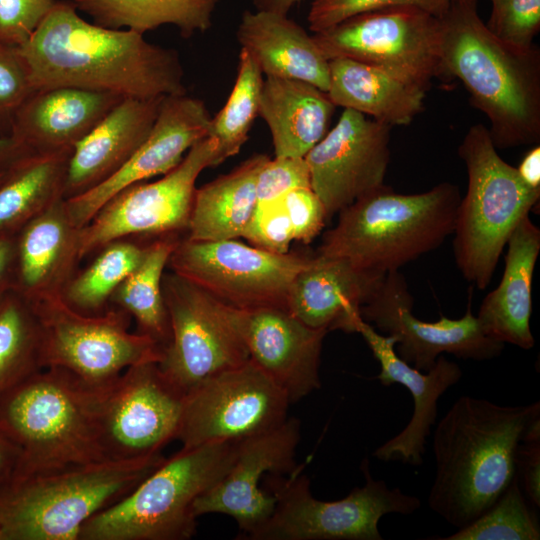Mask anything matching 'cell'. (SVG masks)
Segmentation results:
<instances>
[{"mask_svg": "<svg viewBox=\"0 0 540 540\" xmlns=\"http://www.w3.org/2000/svg\"><path fill=\"white\" fill-rule=\"evenodd\" d=\"M18 50L34 91L76 87L139 99L186 94L176 50L131 29L89 22L72 2L56 1Z\"/></svg>", "mask_w": 540, "mask_h": 540, "instance_id": "1", "label": "cell"}, {"mask_svg": "<svg viewBox=\"0 0 540 540\" xmlns=\"http://www.w3.org/2000/svg\"><path fill=\"white\" fill-rule=\"evenodd\" d=\"M540 402L503 406L459 397L433 433L436 463L428 495L430 509L457 529L484 513L517 472L516 456Z\"/></svg>", "mask_w": 540, "mask_h": 540, "instance_id": "2", "label": "cell"}, {"mask_svg": "<svg viewBox=\"0 0 540 540\" xmlns=\"http://www.w3.org/2000/svg\"><path fill=\"white\" fill-rule=\"evenodd\" d=\"M442 74L457 78L490 123L496 149L540 141V50L499 40L477 12V1L454 0L440 17Z\"/></svg>", "mask_w": 540, "mask_h": 540, "instance_id": "3", "label": "cell"}, {"mask_svg": "<svg viewBox=\"0 0 540 540\" xmlns=\"http://www.w3.org/2000/svg\"><path fill=\"white\" fill-rule=\"evenodd\" d=\"M104 386L49 367L0 396V430L21 452L16 480L105 461L98 438Z\"/></svg>", "mask_w": 540, "mask_h": 540, "instance_id": "4", "label": "cell"}, {"mask_svg": "<svg viewBox=\"0 0 540 540\" xmlns=\"http://www.w3.org/2000/svg\"><path fill=\"white\" fill-rule=\"evenodd\" d=\"M460 199L459 188L450 182L417 194L383 185L338 212L316 253L384 274L397 271L453 233Z\"/></svg>", "mask_w": 540, "mask_h": 540, "instance_id": "5", "label": "cell"}, {"mask_svg": "<svg viewBox=\"0 0 540 540\" xmlns=\"http://www.w3.org/2000/svg\"><path fill=\"white\" fill-rule=\"evenodd\" d=\"M164 458L105 460L16 480L0 494V540H79L87 520L127 495Z\"/></svg>", "mask_w": 540, "mask_h": 540, "instance_id": "6", "label": "cell"}, {"mask_svg": "<svg viewBox=\"0 0 540 540\" xmlns=\"http://www.w3.org/2000/svg\"><path fill=\"white\" fill-rule=\"evenodd\" d=\"M238 442L182 447L123 498L85 522L79 540H188L196 498L223 476Z\"/></svg>", "mask_w": 540, "mask_h": 540, "instance_id": "7", "label": "cell"}, {"mask_svg": "<svg viewBox=\"0 0 540 540\" xmlns=\"http://www.w3.org/2000/svg\"><path fill=\"white\" fill-rule=\"evenodd\" d=\"M458 155L468 186L457 209L453 253L463 278L484 290L513 230L538 204L540 190L525 185L516 167L500 157L483 124L468 129Z\"/></svg>", "mask_w": 540, "mask_h": 540, "instance_id": "8", "label": "cell"}, {"mask_svg": "<svg viewBox=\"0 0 540 540\" xmlns=\"http://www.w3.org/2000/svg\"><path fill=\"white\" fill-rule=\"evenodd\" d=\"M305 464L288 475L267 474L264 490L274 496L275 508L246 540H382L378 523L384 515H409L421 506L419 498L374 479L367 458L362 487L336 501L319 500L302 473Z\"/></svg>", "mask_w": 540, "mask_h": 540, "instance_id": "9", "label": "cell"}, {"mask_svg": "<svg viewBox=\"0 0 540 540\" xmlns=\"http://www.w3.org/2000/svg\"><path fill=\"white\" fill-rule=\"evenodd\" d=\"M30 304L41 328L43 368H62L90 385L104 386L131 366L162 358L163 348L149 336L130 332L131 316L116 306L84 314L62 295Z\"/></svg>", "mask_w": 540, "mask_h": 540, "instance_id": "10", "label": "cell"}, {"mask_svg": "<svg viewBox=\"0 0 540 540\" xmlns=\"http://www.w3.org/2000/svg\"><path fill=\"white\" fill-rule=\"evenodd\" d=\"M312 36L328 61L366 63L425 91L443 76L440 18L417 8L363 12Z\"/></svg>", "mask_w": 540, "mask_h": 540, "instance_id": "11", "label": "cell"}, {"mask_svg": "<svg viewBox=\"0 0 540 540\" xmlns=\"http://www.w3.org/2000/svg\"><path fill=\"white\" fill-rule=\"evenodd\" d=\"M218 165V143L205 137L160 179L139 182L117 193L80 229L81 260L115 240L179 236L186 232L196 180L204 169Z\"/></svg>", "mask_w": 540, "mask_h": 540, "instance_id": "12", "label": "cell"}, {"mask_svg": "<svg viewBox=\"0 0 540 540\" xmlns=\"http://www.w3.org/2000/svg\"><path fill=\"white\" fill-rule=\"evenodd\" d=\"M313 255L275 254L235 239L180 238L168 267L231 307L287 309L289 288Z\"/></svg>", "mask_w": 540, "mask_h": 540, "instance_id": "13", "label": "cell"}, {"mask_svg": "<svg viewBox=\"0 0 540 540\" xmlns=\"http://www.w3.org/2000/svg\"><path fill=\"white\" fill-rule=\"evenodd\" d=\"M162 292L171 339L158 365L185 394L250 359L231 306L174 272L164 274Z\"/></svg>", "mask_w": 540, "mask_h": 540, "instance_id": "14", "label": "cell"}, {"mask_svg": "<svg viewBox=\"0 0 540 540\" xmlns=\"http://www.w3.org/2000/svg\"><path fill=\"white\" fill-rule=\"evenodd\" d=\"M186 394L157 362L127 368L105 385L98 403V438L105 460L162 454L175 440Z\"/></svg>", "mask_w": 540, "mask_h": 540, "instance_id": "15", "label": "cell"}, {"mask_svg": "<svg viewBox=\"0 0 540 540\" xmlns=\"http://www.w3.org/2000/svg\"><path fill=\"white\" fill-rule=\"evenodd\" d=\"M285 393L252 360L220 372L186 393L175 440L182 447L239 442L287 420Z\"/></svg>", "mask_w": 540, "mask_h": 540, "instance_id": "16", "label": "cell"}, {"mask_svg": "<svg viewBox=\"0 0 540 540\" xmlns=\"http://www.w3.org/2000/svg\"><path fill=\"white\" fill-rule=\"evenodd\" d=\"M414 298L404 275L386 273L369 301L361 307L364 321L381 334L396 339L397 355L415 369L427 372L440 355L451 354L464 360L486 361L498 357L504 343L488 337L471 310L459 319L442 316L426 322L413 315Z\"/></svg>", "mask_w": 540, "mask_h": 540, "instance_id": "17", "label": "cell"}, {"mask_svg": "<svg viewBox=\"0 0 540 540\" xmlns=\"http://www.w3.org/2000/svg\"><path fill=\"white\" fill-rule=\"evenodd\" d=\"M391 127L344 109L337 124L305 156L311 187L327 219L385 185Z\"/></svg>", "mask_w": 540, "mask_h": 540, "instance_id": "18", "label": "cell"}, {"mask_svg": "<svg viewBox=\"0 0 540 540\" xmlns=\"http://www.w3.org/2000/svg\"><path fill=\"white\" fill-rule=\"evenodd\" d=\"M300 421L287 418L279 427L237 443L233 463L193 504L198 518L220 513L231 516L246 539L272 515L276 500L262 489L265 474L288 475L297 469L295 454L300 441Z\"/></svg>", "mask_w": 540, "mask_h": 540, "instance_id": "19", "label": "cell"}, {"mask_svg": "<svg viewBox=\"0 0 540 540\" xmlns=\"http://www.w3.org/2000/svg\"><path fill=\"white\" fill-rule=\"evenodd\" d=\"M211 118L204 102L187 93L164 97L151 132L126 163L92 189L65 199L74 226L81 229L88 224L123 189L175 168L196 142L208 136Z\"/></svg>", "mask_w": 540, "mask_h": 540, "instance_id": "20", "label": "cell"}, {"mask_svg": "<svg viewBox=\"0 0 540 540\" xmlns=\"http://www.w3.org/2000/svg\"><path fill=\"white\" fill-rule=\"evenodd\" d=\"M233 322L250 360L297 402L321 387L320 362L325 329L307 326L287 309L231 307Z\"/></svg>", "mask_w": 540, "mask_h": 540, "instance_id": "21", "label": "cell"}, {"mask_svg": "<svg viewBox=\"0 0 540 540\" xmlns=\"http://www.w3.org/2000/svg\"><path fill=\"white\" fill-rule=\"evenodd\" d=\"M380 364L377 379L383 386L395 383L405 386L414 402L412 417L405 428L379 446L373 456L381 461H401L419 466L423 462L427 438L437 418L439 398L462 377L460 366L440 355L427 372L415 369L403 361L395 351L396 339L381 334L363 319L357 331Z\"/></svg>", "mask_w": 540, "mask_h": 540, "instance_id": "22", "label": "cell"}, {"mask_svg": "<svg viewBox=\"0 0 540 540\" xmlns=\"http://www.w3.org/2000/svg\"><path fill=\"white\" fill-rule=\"evenodd\" d=\"M385 275L342 257L315 253L289 288L287 310L311 328L356 333L361 307Z\"/></svg>", "mask_w": 540, "mask_h": 540, "instance_id": "23", "label": "cell"}, {"mask_svg": "<svg viewBox=\"0 0 540 540\" xmlns=\"http://www.w3.org/2000/svg\"><path fill=\"white\" fill-rule=\"evenodd\" d=\"M163 99L122 98L107 112L72 149L65 199L92 189L126 163L151 132Z\"/></svg>", "mask_w": 540, "mask_h": 540, "instance_id": "24", "label": "cell"}, {"mask_svg": "<svg viewBox=\"0 0 540 540\" xmlns=\"http://www.w3.org/2000/svg\"><path fill=\"white\" fill-rule=\"evenodd\" d=\"M121 99L76 87L37 90L17 109L9 135L31 153L72 151Z\"/></svg>", "mask_w": 540, "mask_h": 540, "instance_id": "25", "label": "cell"}, {"mask_svg": "<svg viewBox=\"0 0 540 540\" xmlns=\"http://www.w3.org/2000/svg\"><path fill=\"white\" fill-rule=\"evenodd\" d=\"M15 237L12 290L30 303L62 295L81 261L80 229L71 222L65 199L27 222Z\"/></svg>", "mask_w": 540, "mask_h": 540, "instance_id": "26", "label": "cell"}, {"mask_svg": "<svg viewBox=\"0 0 540 540\" xmlns=\"http://www.w3.org/2000/svg\"><path fill=\"white\" fill-rule=\"evenodd\" d=\"M505 267L499 285L483 299L477 314L483 332L501 343L529 350L532 280L540 252V229L525 216L507 241Z\"/></svg>", "mask_w": 540, "mask_h": 540, "instance_id": "27", "label": "cell"}, {"mask_svg": "<svg viewBox=\"0 0 540 540\" xmlns=\"http://www.w3.org/2000/svg\"><path fill=\"white\" fill-rule=\"evenodd\" d=\"M236 38L266 77L301 80L327 92L329 61L313 36L286 14L244 11Z\"/></svg>", "mask_w": 540, "mask_h": 540, "instance_id": "28", "label": "cell"}, {"mask_svg": "<svg viewBox=\"0 0 540 540\" xmlns=\"http://www.w3.org/2000/svg\"><path fill=\"white\" fill-rule=\"evenodd\" d=\"M335 108L327 92L313 84L266 77L259 116L270 130L275 157H305L327 134Z\"/></svg>", "mask_w": 540, "mask_h": 540, "instance_id": "29", "label": "cell"}, {"mask_svg": "<svg viewBox=\"0 0 540 540\" xmlns=\"http://www.w3.org/2000/svg\"><path fill=\"white\" fill-rule=\"evenodd\" d=\"M426 92L366 63L347 58L329 60L327 94L334 105L390 127L409 125L424 110Z\"/></svg>", "mask_w": 540, "mask_h": 540, "instance_id": "30", "label": "cell"}, {"mask_svg": "<svg viewBox=\"0 0 540 540\" xmlns=\"http://www.w3.org/2000/svg\"><path fill=\"white\" fill-rule=\"evenodd\" d=\"M266 154H254L227 174L196 188L185 238L195 241L242 237L257 204L256 181Z\"/></svg>", "mask_w": 540, "mask_h": 540, "instance_id": "31", "label": "cell"}, {"mask_svg": "<svg viewBox=\"0 0 540 540\" xmlns=\"http://www.w3.org/2000/svg\"><path fill=\"white\" fill-rule=\"evenodd\" d=\"M71 152L28 153L6 168L0 181V234L15 235L64 198Z\"/></svg>", "mask_w": 540, "mask_h": 540, "instance_id": "32", "label": "cell"}, {"mask_svg": "<svg viewBox=\"0 0 540 540\" xmlns=\"http://www.w3.org/2000/svg\"><path fill=\"white\" fill-rule=\"evenodd\" d=\"M219 0H72L78 11L107 28L145 34L162 25L175 26L182 37L207 31Z\"/></svg>", "mask_w": 540, "mask_h": 540, "instance_id": "33", "label": "cell"}, {"mask_svg": "<svg viewBox=\"0 0 540 540\" xmlns=\"http://www.w3.org/2000/svg\"><path fill=\"white\" fill-rule=\"evenodd\" d=\"M179 239V236H166L148 243L140 263L117 287L110 299V304L135 319L138 333L155 340L163 351L170 342L171 328L162 292V279Z\"/></svg>", "mask_w": 540, "mask_h": 540, "instance_id": "34", "label": "cell"}, {"mask_svg": "<svg viewBox=\"0 0 540 540\" xmlns=\"http://www.w3.org/2000/svg\"><path fill=\"white\" fill-rule=\"evenodd\" d=\"M41 328L31 304L10 289L0 298V396L44 369Z\"/></svg>", "mask_w": 540, "mask_h": 540, "instance_id": "35", "label": "cell"}, {"mask_svg": "<svg viewBox=\"0 0 540 540\" xmlns=\"http://www.w3.org/2000/svg\"><path fill=\"white\" fill-rule=\"evenodd\" d=\"M146 246L130 239L107 243L84 269L77 270L64 288L63 299L84 314L104 312L114 291L142 260Z\"/></svg>", "mask_w": 540, "mask_h": 540, "instance_id": "36", "label": "cell"}, {"mask_svg": "<svg viewBox=\"0 0 540 540\" xmlns=\"http://www.w3.org/2000/svg\"><path fill=\"white\" fill-rule=\"evenodd\" d=\"M263 81L255 61L241 49L233 89L222 109L211 118L207 136L218 143L219 164L239 153L247 142L252 124L259 115Z\"/></svg>", "mask_w": 540, "mask_h": 540, "instance_id": "37", "label": "cell"}, {"mask_svg": "<svg viewBox=\"0 0 540 540\" xmlns=\"http://www.w3.org/2000/svg\"><path fill=\"white\" fill-rule=\"evenodd\" d=\"M439 540H538L540 524L521 488L518 474L476 520Z\"/></svg>", "mask_w": 540, "mask_h": 540, "instance_id": "38", "label": "cell"}, {"mask_svg": "<svg viewBox=\"0 0 540 540\" xmlns=\"http://www.w3.org/2000/svg\"><path fill=\"white\" fill-rule=\"evenodd\" d=\"M454 0H313L307 15L309 29L320 32L368 11L390 7H413L442 17Z\"/></svg>", "mask_w": 540, "mask_h": 540, "instance_id": "39", "label": "cell"}, {"mask_svg": "<svg viewBox=\"0 0 540 540\" xmlns=\"http://www.w3.org/2000/svg\"><path fill=\"white\" fill-rule=\"evenodd\" d=\"M486 24L502 42L517 49L531 48L540 30V0H491Z\"/></svg>", "mask_w": 540, "mask_h": 540, "instance_id": "40", "label": "cell"}, {"mask_svg": "<svg viewBox=\"0 0 540 540\" xmlns=\"http://www.w3.org/2000/svg\"><path fill=\"white\" fill-rule=\"evenodd\" d=\"M242 237L259 249L275 254L288 253L294 239L282 198L257 203Z\"/></svg>", "mask_w": 540, "mask_h": 540, "instance_id": "41", "label": "cell"}, {"mask_svg": "<svg viewBox=\"0 0 540 540\" xmlns=\"http://www.w3.org/2000/svg\"><path fill=\"white\" fill-rule=\"evenodd\" d=\"M311 187L305 157H275L261 168L256 181L257 203L281 199L291 190Z\"/></svg>", "mask_w": 540, "mask_h": 540, "instance_id": "42", "label": "cell"}, {"mask_svg": "<svg viewBox=\"0 0 540 540\" xmlns=\"http://www.w3.org/2000/svg\"><path fill=\"white\" fill-rule=\"evenodd\" d=\"M34 92L27 64L17 47L0 44V125L11 121Z\"/></svg>", "mask_w": 540, "mask_h": 540, "instance_id": "43", "label": "cell"}, {"mask_svg": "<svg viewBox=\"0 0 540 540\" xmlns=\"http://www.w3.org/2000/svg\"><path fill=\"white\" fill-rule=\"evenodd\" d=\"M56 0H0V44L20 47L47 16Z\"/></svg>", "mask_w": 540, "mask_h": 540, "instance_id": "44", "label": "cell"}, {"mask_svg": "<svg viewBox=\"0 0 540 540\" xmlns=\"http://www.w3.org/2000/svg\"><path fill=\"white\" fill-rule=\"evenodd\" d=\"M290 219L293 239L311 243L324 228L327 219L325 206L312 187L297 188L282 197Z\"/></svg>", "mask_w": 540, "mask_h": 540, "instance_id": "45", "label": "cell"}, {"mask_svg": "<svg viewBox=\"0 0 540 540\" xmlns=\"http://www.w3.org/2000/svg\"><path fill=\"white\" fill-rule=\"evenodd\" d=\"M517 474L525 497L540 506V442H521L516 456Z\"/></svg>", "mask_w": 540, "mask_h": 540, "instance_id": "46", "label": "cell"}, {"mask_svg": "<svg viewBox=\"0 0 540 540\" xmlns=\"http://www.w3.org/2000/svg\"><path fill=\"white\" fill-rule=\"evenodd\" d=\"M20 469L19 448L0 430V494L16 481Z\"/></svg>", "mask_w": 540, "mask_h": 540, "instance_id": "47", "label": "cell"}, {"mask_svg": "<svg viewBox=\"0 0 540 540\" xmlns=\"http://www.w3.org/2000/svg\"><path fill=\"white\" fill-rule=\"evenodd\" d=\"M15 261V235L0 234V294L13 287Z\"/></svg>", "mask_w": 540, "mask_h": 540, "instance_id": "48", "label": "cell"}, {"mask_svg": "<svg viewBox=\"0 0 540 540\" xmlns=\"http://www.w3.org/2000/svg\"><path fill=\"white\" fill-rule=\"evenodd\" d=\"M521 180L529 188L540 190V146L529 150L516 167Z\"/></svg>", "mask_w": 540, "mask_h": 540, "instance_id": "49", "label": "cell"}, {"mask_svg": "<svg viewBox=\"0 0 540 540\" xmlns=\"http://www.w3.org/2000/svg\"><path fill=\"white\" fill-rule=\"evenodd\" d=\"M31 153L11 135H0V169H6L24 155Z\"/></svg>", "mask_w": 540, "mask_h": 540, "instance_id": "50", "label": "cell"}, {"mask_svg": "<svg viewBox=\"0 0 540 540\" xmlns=\"http://www.w3.org/2000/svg\"><path fill=\"white\" fill-rule=\"evenodd\" d=\"M302 0H252L253 6L258 11H269L288 14L290 9Z\"/></svg>", "mask_w": 540, "mask_h": 540, "instance_id": "51", "label": "cell"}, {"mask_svg": "<svg viewBox=\"0 0 540 540\" xmlns=\"http://www.w3.org/2000/svg\"><path fill=\"white\" fill-rule=\"evenodd\" d=\"M5 171H6V169H0V181H1L2 178L4 177Z\"/></svg>", "mask_w": 540, "mask_h": 540, "instance_id": "52", "label": "cell"}, {"mask_svg": "<svg viewBox=\"0 0 540 540\" xmlns=\"http://www.w3.org/2000/svg\"><path fill=\"white\" fill-rule=\"evenodd\" d=\"M4 293H5V292H4ZM2 295H3V293H2V294H0V298H1V296H2Z\"/></svg>", "mask_w": 540, "mask_h": 540, "instance_id": "53", "label": "cell"}, {"mask_svg": "<svg viewBox=\"0 0 540 540\" xmlns=\"http://www.w3.org/2000/svg\"><path fill=\"white\" fill-rule=\"evenodd\" d=\"M475 1H477V0H475Z\"/></svg>", "mask_w": 540, "mask_h": 540, "instance_id": "54", "label": "cell"}]
</instances>
